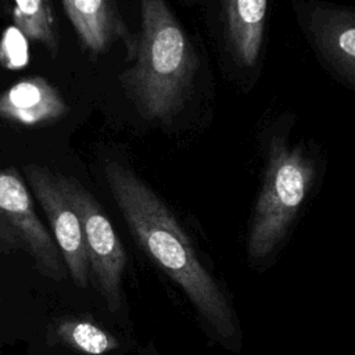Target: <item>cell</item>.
Wrapping results in <instances>:
<instances>
[{
  "label": "cell",
  "mask_w": 355,
  "mask_h": 355,
  "mask_svg": "<svg viewBox=\"0 0 355 355\" xmlns=\"http://www.w3.org/2000/svg\"><path fill=\"white\" fill-rule=\"evenodd\" d=\"M12 21L25 39L42 43L57 55L58 32L50 0H14Z\"/></svg>",
  "instance_id": "7c38bea8"
},
{
  "label": "cell",
  "mask_w": 355,
  "mask_h": 355,
  "mask_svg": "<svg viewBox=\"0 0 355 355\" xmlns=\"http://www.w3.org/2000/svg\"><path fill=\"white\" fill-rule=\"evenodd\" d=\"M315 173V161L304 147L279 136L270 140L247 239L251 263L266 261L280 247L312 189Z\"/></svg>",
  "instance_id": "3957f363"
},
{
  "label": "cell",
  "mask_w": 355,
  "mask_h": 355,
  "mask_svg": "<svg viewBox=\"0 0 355 355\" xmlns=\"http://www.w3.org/2000/svg\"><path fill=\"white\" fill-rule=\"evenodd\" d=\"M0 251H22L36 269L53 280H62L65 265L51 233L39 219L32 197L12 169H0Z\"/></svg>",
  "instance_id": "5b68a950"
},
{
  "label": "cell",
  "mask_w": 355,
  "mask_h": 355,
  "mask_svg": "<svg viewBox=\"0 0 355 355\" xmlns=\"http://www.w3.org/2000/svg\"><path fill=\"white\" fill-rule=\"evenodd\" d=\"M55 338L65 347L82 355H108L121 349L119 338L92 320L67 318L54 329Z\"/></svg>",
  "instance_id": "8fae6325"
},
{
  "label": "cell",
  "mask_w": 355,
  "mask_h": 355,
  "mask_svg": "<svg viewBox=\"0 0 355 355\" xmlns=\"http://www.w3.org/2000/svg\"><path fill=\"white\" fill-rule=\"evenodd\" d=\"M24 173L28 186L46 214L53 232L51 236L69 277L75 286L86 288L90 282V269L80 222L72 205L64 196L57 182L55 172L31 164L24 166Z\"/></svg>",
  "instance_id": "8992f818"
},
{
  "label": "cell",
  "mask_w": 355,
  "mask_h": 355,
  "mask_svg": "<svg viewBox=\"0 0 355 355\" xmlns=\"http://www.w3.org/2000/svg\"><path fill=\"white\" fill-rule=\"evenodd\" d=\"M26 43L21 32L14 28L4 32L0 42V61L6 68H19L26 64Z\"/></svg>",
  "instance_id": "4fadbf2b"
},
{
  "label": "cell",
  "mask_w": 355,
  "mask_h": 355,
  "mask_svg": "<svg viewBox=\"0 0 355 355\" xmlns=\"http://www.w3.org/2000/svg\"><path fill=\"white\" fill-rule=\"evenodd\" d=\"M133 65L119 83L147 121L166 122L180 111L193 86L197 57L166 0H140V29Z\"/></svg>",
  "instance_id": "7a4b0ae2"
},
{
  "label": "cell",
  "mask_w": 355,
  "mask_h": 355,
  "mask_svg": "<svg viewBox=\"0 0 355 355\" xmlns=\"http://www.w3.org/2000/svg\"><path fill=\"white\" fill-rule=\"evenodd\" d=\"M62 4L85 50L103 54L122 42L128 57L133 58L135 36L125 24L116 0H62Z\"/></svg>",
  "instance_id": "ba28073f"
},
{
  "label": "cell",
  "mask_w": 355,
  "mask_h": 355,
  "mask_svg": "<svg viewBox=\"0 0 355 355\" xmlns=\"http://www.w3.org/2000/svg\"><path fill=\"white\" fill-rule=\"evenodd\" d=\"M268 0H223L229 49L240 65L257 64L265 35Z\"/></svg>",
  "instance_id": "30bf717a"
},
{
  "label": "cell",
  "mask_w": 355,
  "mask_h": 355,
  "mask_svg": "<svg viewBox=\"0 0 355 355\" xmlns=\"http://www.w3.org/2000/svg\"><path fill=\"white\" fill-rule=\"evenodd\" d=\"M104 176L139 247L183 291L215 340L237 351L241 336L234 308L168 204L116 161L104 165Z\"/></svg>",
  "instance_id": "6da1fadb"
},
{
  "label": "cell",
  "mask_w": 355,
  "mask_h": 355,
  "mask_svg": "<svg viewBox=\"0 0 355 355\" xmlns=\"http://www.w3.org/2000/svg\"><path fill=\"white\" fill-rule=\"evenodd\" d=\"M304 29L323 61L348 85L355 83V12L349 7L309 6Z\"/></svg>",
  "instance_id": "52a82bcc"
},
{
  "label": "cell",
  "mask_w": 355,
  "mask_h": 355,
  "mask_svg": "<svg viewBox=\"0 0 355 355\" xmlns=\"http://www.w3.org/2000/svg\"><path fill=\"white\" fill-rule=\"evenodd\" d=\"M68 111L58 89L40 76L18 80L0 93V116L21 125L54 122Z\"/></svg>",
  "instance_id": "9c48e42d"
},
{
  "label": "cell",
  "mask_w": 355,
  "mask_h": 355,
  "mask_svg": "<svg viewBox=\"0 0 355 355\" xmlns=\"http://www.w3.org/2000/svg\"><path fill=\"white\" fill-rule=\"evenodd\" d=\"M55 178L79 218L90 279H93L107 308L116 313L122 306V284L126 269L125 247L93 194L72 176L55 173Z\"/></svg>",
  "instance_id": "277c9868"
}]
</instances>
